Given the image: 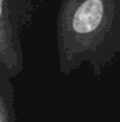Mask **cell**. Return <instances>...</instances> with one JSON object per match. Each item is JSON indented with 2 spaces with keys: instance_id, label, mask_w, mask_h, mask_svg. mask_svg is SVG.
<instances>
[{
  "instance_id": "obj_1",
  "label": "cell",
  "mask_w": 120,
  "mask_h": 122,
  "mask_svg": "<svg viewBox=\"0 0 120 122\" xmlns=\"http://www.w3.org/2000/svg\"><path fill=\"white\" fill-rule=\"evenodd\" d=\"M57 51L62 75L82 65L101 75L120 52V0H61Z\"/></svg>"
},
{
  "instance_id": "obj_2",
  "label": "cell",
  "mask_w": 120,
  "mask_h": 122,
  "mask_svg": "<svg viewBox=\"0 0 120 122\" xmlns=\"http://www.w3.org/2000/svg\"><path fill=\"white\" fill-rule=\"evenodd\" d=\"M37 7V0H0V76L14 78L22 72L21 38Z\"/></svg>"
},
{
  "instance_id": "obj_3",
  "label": "cell",
  "mask_w": 120,
  "mask_h": 122,
  "mask_svg": "<svg viewBox=\"0 0 120 122\" xmlns=\"http://www.w3.org/2000/svg\"><path fill=\"white\" fill-rule=\"evenodd\" d=\"M0 122H18L12 78L0 76Z\"/></svg>"
}]
</instances>
